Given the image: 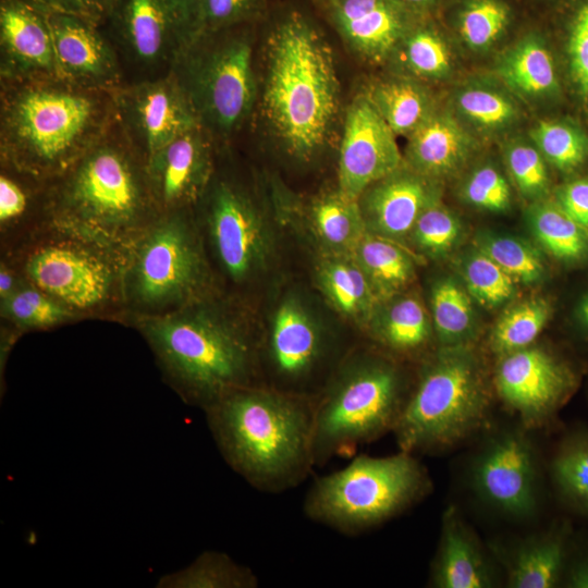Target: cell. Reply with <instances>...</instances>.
Returning a JSON list of instances; mask_svg holds the SVG:
<instances>
[{
	"label": "cell",
	"mask_w": 588,
	"mask_h": 588,
	"mask_svg": "<svg viewBox=\"0 0 588 588\" xmlns=\"http://www.w3.org/2000/svg\"><path fill=\"white\" fill-rule=\"evenodd\" d=\"M531 225L541 245L565 262L581 261L588 256V232L559 203H543L531 212Z\"/></svg>",
	"instance_id": "cell-36"
},
{
	"label": "cell",
	"mask_w": 588,
	"mask_h": 588,
	"mask_svg": "<svg viewBox=\"0 0 588 588\" xmlns=\"http://www.w3.org/2000/svg\"><path fill=\"white\" fill-rule=\"evenodd\" d=\"M146 170L160 212L193 208L215 172L206 131L196 126L179 135L147 160Z\"/></svg>",
	"instance_id": "cell-19"
},
{
	"label": "cell",
	"mask_w": 588,
	"mask_h": 588,
	"mask_svg": "<svg viewBox=\"0 0 588 588\" xmlns=\"http://www.w3.org/2000/svg\"><path fill=\"white\" fill-rule=\"evenodd\" d=\"M326 354L323 336L294 299L278 308L269 339L268 358L284 383L301 384L319 367Z\"/></svg>",
	"instance_id": "cell-22"
},
{
	"label": "cell",
	"mask_w": 588,
	"mask_h": 588,
	"mask_svg": "<svg viewBox=\"0 0 588 588\" xmlns=\"http://www.w3.org/2000/svg\"><path fill=\"white\" fill-rule=\"evenodd\" d=\"M432 315L443 342L460 341L469 330L473 308L467 293L452 280L439 282L432 291Z\"/></svg>",
	"instance_id": "cell-43"
},
{
	"label": "cell",
	"mask_w": 588,
	"mask_h": 588,
	"mask_svg": "<svg viewBox=\"0 0 588 588\" xmlns=\"http://www.w3.org/2000/svg\"><path fill=\"white\" fill-rule=\"evenodd\" d=\"M416 19L431 17L443 9L448 0H394Z\"/></svg>",
	"instance_id": "cell-54"
},
{
	"label": "cell",
	"mask_w": 588,
	"mask_h": 588,
	"mask_svg": "<svg viewBox=\"0 0 588 588\" xmlns=\"http://www.w3.org/2000/svg\"><path fill=\"white\" fill-rule=\"evenodd\" d=\"M471 481L495 510L516 518L530 516L537 507V464L526 434L518 429L494 434L474 461Z\"/></svg>",
	"instance_id": "cell-16"
},
{
	"label": "cell",
	"mask_w": 588,
	"mask_h": 588,
	"mask_svg": "<svg viewBox=\"0 0 588 588\" xmlns=\"http://www.w3.org/2000/svg\"><path fill=\"white\" fill-rule=\"evenodd\" d=\"M318 279L330 302L346 316L367 317L377 304L379 295L352 253L322 260Z\"/></svg>",
	"instance_id": "cell-28"
},
{
	"label": "cell",
	"mask_w": 588,
	"mask_h": 588,
	"mask_svg": "<svg viewBox=\"0 0 588 588\" xmlns=\"http://www.w3.org/2000/svg\"><path fill=\"white\" fill-rule=\"evenodd\" d=\"M220 291L171 313L134 319L163 380L203 411L228 392L255 382L256 347Z\"/></svg>",
	"instance_id": "cell-4"
},
{
	"label": "cell",
	"mask_w": 588,
	"mask_h": 588,
	"mask_svg": "<svg viewBox=\"0 0 588 588\" xmlns=\"http://www.w3.org/2000/svg\"><path fill=\"white\" fill-rule=\"evenodd\" d=\"M531 136L543 157L561 171H573L588 158V136L571 123L541 121Z\"/></svg>",
	"instance_id": "cell-40"
},
{
	"label": "cell",
	"mask_w": 588,
	"mask_h": 588,
	"mask_svg": "<svg viewBox=\"0 0 588 588\" xmlns=\"http://www.w3.org/2000/svg\"><path fill=\"white\" fill-rule=\"evenodd\" d=\"M395 133L367 95L348 107L339 159V191L359 199L372 184L395 173L401 164Z\"/></svg>",
	"instance_id": "cell-17"
},
{
	"label": "cell",
	"mask_w": 588,
	"mask_h": 588,
	"mask_svg": "<svg viewBox=\"0 0 588 588\" xmlns=\"http://www.w3.org/2000/svg\"><path fill=\"white\" fill-rule=\"evenodd\" d=\"M554 490L566 510L588 518V429L566 433L550 466Z\"/></svg>",
	"instance_id": "cell-29"
},
{
	"label": "cell",
	"mask_w": 588,
	"mask_h": 588,
	"mask_svg": "<svg viewBox=\"0 0 588 588\" xmlns=\"http://www.w3.org/2000/svg\"><path fill=\"white\" fill-rule=\"evenodd\" d=\"M500 72L513 89L527 96L548 95L558 87L552 56L536 33L514 46L503 59Z\"/></svg>",
	"instance_id": "cell-31"
},
{
	"label": "cell",
	"mask_w": 588,
	"mask_h": 588,
	"mask_svg": "<svg viewBox=\"0 0 588 588\" xmlns=\"http://www.w3.org/2000/svg\"><path fill=\"white\" fill-rule=\"evenodd\" d=\"M262 113L293 156L310 158L328 140L340 107L329 44L298 11L284 14L267 40Z\"/></svg>",
	"instance_id": "cell-5"
},
{
	"label": "cell",
	"mask_w": 588,
	"mask_h": 588,
	"mask_svg": "<svg viewBox=\"0 0 588 588\" xmlns=\"http://www.w3.org/2000/svg\"><path fill=\"white\" fill-rule=\"evenodd\" d=\"M381 340L397 352H412L427 341L429 326L421 304L413 297L395 302L380 326Z\"/></svg>",
	"instance_id": "cell-41"
},
{
	"label": "cell",
	"mask_w": 588,
	"mask_h": 588,
	"mask_svg": "<svg viewBox=\"0 0 588 588\" xmlns=\"http://www.w3.org/2000/svg\"><path fill=\"white\" fill-rule=\"evenodd\" d=\"M514 280L534 282L543 273L537 253L527 244L506 236H489L481 241V250Z\"/></svg>",
	"instance_id": "cell-45"
},
{
	"label": "cell",
	"mask_w": 588,
	"mask_h": 588,
	"mask_svg": "<svg viewBox=\"0 0 588 588\" xmlns=\"http://www.w3.org/2000/svg\"><path fill=\"white\" fill-rule=\"evenodd\" d=\"M327 11L348 47L370 61L384 59L417 20L394 0H339Z\"/></svg>",
	"instance_id": "cell-21"
},
{
	"label": "cell",
	"mask_w": 588,
	"mask_h": 588,
	"mask_svg": "<svg viewBox=\"0 0 588 588\" xmlns=\"http://www.w3.org/2000/svg\"><path fill=\"white\" fill-rule=\"evenodd\" d=\"M218 291L193 208L161 212L133 247L124 269V326Z\"/></svg>",
	"instance_id": "cell-7"
},
{
	"label": "cell",
	"mask_w": 588,
	"mask_h": 588,
	"mask_svg": "<svg viewBox=\"0 0 588 588\" xmlns=\"http://www.w3.org/2000/svg\"><path fill=\"white\" fill-rule=\"evenodd\" d=\"M564 16L573 81L588 102V0H568Z\"/></svg>",
	"instance_id": "cell-46"
},
{
	"label": "cell",
	"mask_w": 588,
	"mask_h": 588,
	"mask_svg": "<svg viewBox=\"0 0 588 588\" xmlns=\"http://www.w3.org/2000/svg\"><path fill=\"white\" fill-rule=\"evenodd\" d=\"M543 2H546L547 4L549 5H552V7H558L560 5L562 2H566L568 0H542Z\"/></svg>",
	"instance_id": "cell-58"
},
{
	"label": "cell",
	"mask_w": 588,
	"mask_h": 588,
	"mask_svg": "<svg viewBox=\"0 0 588 588\" xmlns=\"http://www.w3.org/2000/svg\"><path fill=\"white\" fill-rule=\"evenodd\" d=\"M412 232L421 249L440 255L456 242L460 222L446 208L432 200L419 215Z\"/></svg>",
	"instance_id": "cell-48"
},
{
	"label": "cell",
	"mask_w": 588,
	"mask_h": 588,
	"mask_svg": "<svg viewBox=\"0 0 588 588\" xmlns=\"http://www.w3.org/2000/svg\"><path fill=\"white\" fill-rule=\"evenodd\" d=\"M230 30L195 37L170 70L200 127L219 136L236 131L256 100L250 41Z\"/></svg>",
	"instance_id": "cell-11"
},
{
	"label": "cell",
	"mask_w": 588,
	"mask_h": 588,
	"mask_svg": "<svg viewBox=\"0 0 588 588\" xmlns=\"http://www.w3.org/2000/svg\"><path fill=\"white\" fill-rule=\"evenodd\" d=\"M47 221L128 256L160 216L146 161L117 124L59 176L46 182Z\"/></svg>",
	"instance_id": "cell-2"
},
{
	"label": "cell",
	"mask_w": 588,
	"mask_h": 588,
	"mask_svg": "<svg viewBox=\"0 0 588 588\" xmlns=\"http://www.w3.org/2000/svg\"><path fill=\"white\" fill-rule=\"evenodd\" d=\"M115 124L111 90L60 77L1 82V166L38 181L62 174Z\"/></svg>",
	"instance_id": "cell-1"
},
{
	"label": "cell",
	"mask_w": 588,
	"mask_h": 588,
	"mask_svg": "<svg viewBox=\"0 0 588 588\" xmlns=\"http://www.w3.org/2000/svg\"><path fill=\"white\" fill-rule=\"evenodd\" d=\"M195 206L200 207V219L195 220L203 242L220 272L234 284L249 281L265 267L270 252L258 208L241 187L213 176Z\"/></svg>",
	"instance_id": "cell-12"
},
{
	"label": "cell",
	"mask_w": 588,
	"mask_h": 588,
	"mask_svg": "<svg viewBox=\"0 0 588 588\" xmlns=\"http://www.w3.org/2000/svg\"><path fill=\"white\" fill-rule=\"evenodd\" d=\"M0 259L79 320L125 323L127 258L97 241L47 221L2 250Z\"/></svg>",
	"instance_id": "cell-6"
},
{
	"label": "cell",
	"mask_w": 588,
	"mask_h": 588,
	"mask_svg": "<svg viewBox=\"0 0 588 588\" xmlns=\"http://www.w3.org/2000/svg\"><path fill=\"white\" fill-rule=\"evenodd\" d=\"M26 280L9 262L0 259V301L16 292Z\"/></svg>",
	"instance_id": "cell-53"
},
{
	"label": "cell",
	"mask_w": 588,
	"mask_h": 588,
	"mask_svg": "<svg viewBox=\"0 0 588 588\" xmlns=\"http://www.w3.org/2000/svg\"><path fill=\"white\" fill-rule=\"evenodd\" d=\"M470 150V139L448 114H429L411 133L408 157L426 175H445L462 166Z\"/></svg>",
	"instance_id": "cell-26"
},
{
	"label": "cell",
	"mask_w": 588,
	"mask_h": 588,
	"mask_svg": "<svg viewBox=\"0 0 588 588\" xmlns=\"http://www.w3.org/2000/svg\"><path fill=\"white\" fill-rule=\"evenodd\" d=\"M48 12H66L82 14L77 0H34Z\"/></svg>",
	"instance_id": "cell-56"
},
{
	"label": "cell",
	"mask_w": 588,
	"mask_h": 588,
	"mask_svg": "<svg viewBox=\"0 0 588 588\" xmlns=\"http://www.w3.org/2000/svg\"><path fill=\"white\" fill-rule=\"evenodd\" d=\"M464 278L471 295L489 307L499 306L515 291L514 279L482 252L466 260Z\"/></svg>",
	"instance_id": "cell-44"
},
{
	"label": "cell",
	"mask_w": 588,
	"mask_h": 588,
	"mask_svg": "<svg viewBox=\"0 0 588 588\" xmlns=\"http://www.w3.org/2000/svg\"><path fill=\"white\" fill-rule=\"evenodd\" d=\"M494 384L504 404L526 428L553 419L578 384L576 370L565 360L538 347L502 355Z\"/></svg>",
	"instance_id": "cell-15"
},
{
	"label": "cell",
	"mask_w": 588,
	"mask_h": 588,
	"mask_svg": "<svg viewBox=\"0 0 588 588\" xmlns=\"http://www.w3.org/2000/svg\"><path fill=\"white\" fill-rule=\"evenodd\" d=\"M106 21L120 58L143 73L140 79L169 73L194 38L192 0H115Z\"/></svg>",
	"instance_id": "cell-13"
},
{
	"label": "cell",
	"mask_w": 588,
	"mask_h": 588,
	"mask_svg": "<svg viewBox=\"0 0 588 588\" xmlns=\"http://www.w3.org/2000/svg\"><path fill=\"white\" fill-rule=\"evenodd\" d=\"M430 578L437 588H487L494 583L492 567L482 548L453 506L442 516Z\"/></svg>",
	"instance_id": "cell-23"
},
{
	"label": "cell",
	"mask_w": 588,
	"mask_h": 588,
	"mask_svg": "<svg viewBox=\"0 0 588 588\" xmlns=\"http://www.w3.org/2000/svg\"><path fill=\"white\" fill-rule=\"evenodd\" d=\"M430 489L426 470L412 453L358 455L317 478L305 495V515L346 535H356L400 514Z\"/></svg>",
	"instance_id": "cell-8"
},
{
	"label": "cell",
	"mask_w": 588,
	"mask_h": 588,
	"mask_svg": "<svg viewBox=\"0 0 588 588\" xmlns=\"http://www.w3.org/2000/svg\"><path fill=\"white\" fill-rule=\"evenodd\" d=\"M444 7H448L451 25L474 49L492 46L506 33L516 15L511 0H448Z\"/></svg>",
	"instance_id": "cell-30"
},
{
	"label": "cell",
	"mask_w": 588,
	"mask_h": 588,
	"mask_svg": "<svg viewBox=\"0 0 588 588\" xmlns=\"http://www.w3.org/2000/svg\"><path fill=\"white\" fill-rule=\"evenodd\" d=\"M488 409L477 360L462 346L446 347L424 368L392 431L401 451L442 449L477 431Z\"/></svg>",
	"instance_id": "cell-9"
},
{
	"label": "cell",
	"mask_w": 588,
	"mask_h": 588,
	"mask_svg": "<svg viewBox=\"0 0 588 588\" xmlns=\"http://www.w3.org/2000/svg\"><path fill=\"white\" fill-rule=\"evenodd\" d=\"M0 77H59L48 11L34 0H0Z\"/></svg>",
	"instance_id": "cell-20"
},
{
	"label": "cell",
	"mask_w": 588,
	"mask_h": 588,
	"mask_svg": "<svg viewBox=\"0 0 588 588\" xmlns=\"http://www.w3.org/2000/svg\"><path fill=\"white\" fill-rule=\"evenodd\" d=\"M406 400L402 397L401 376L391 363L357 358L342 365L315 399V466L393 430Z\"/></svg>",
	"instance_id": "cell-10"
},
{
	"label": "cell",
	"mask_w": 588,
	"mask_h": 588,
	"mask_svg": "<svg viewBox=\"0 0 588 588\" xmlns=\"http://www.w3.org/2000/svg\"><path fill=\"white\" fill-rule=\"evenodd\" d=\"M417 19L401 40L402 57L409 71L422 77H441L450 69L444 37L429 21Z\"/></svg>",
	"instance_id": "cell-38"
},
{
	"label": "cell",
	"mask_w": 588,
	"mask_h": 588,
	"mask_svg": "<svg viewBox=\"0 0 588 588\" xmlns=\"http://www.w3.org/2000/svg\"><path fill=\"white\" fill-rule=\"evenodd\" d=\"M562 585L568 588H588V542L573 538Z\"/></svg>",
	"instance_id": "cell-52"
},
{
	"label": "cell",
	"mask_w": 588,
	"mask_h": 588,
	"mask_svg": "<svg viewBox=\"0 0 588 588\" xmlns=\"http://www.w3.org/2000/svg\"><path fill=\"white\" fill-rule=\"evenodd\" d=\"M460 111L474 124L498 130L516 118V108L503 94L488 88H468L457 97Z\"/></svg>",
	"instance_id": "cell-47"
},
{
	"label": "cell",
	"mask_w": 588,
	"mask_h": 588,
	"mask_svg": "<svg viewBox=\"0 0 588 588\" xmlns=\"http://www.w3.org/2000/svg\"><path fill=\"white\" fill-rule=\"evenodd\" d=\"M558 203L588 232V175L563 186Z\"/></svg>",
	"instance_id": "cell-51"
},
{
	"label": "cell",
	"mask_w": 588,
	"mask_h": 588,
	"mask_svg": "<svg viewBox=\"0 0 588 588\" xmlns=\"http://www.w3.org/2000/svg\"><path fill=\"white\" fill-rule=\"evenodd\" d=\"M259 579L248 566L224 552L207 550L187 566L162 575L158 588H257Z\"/></svg>",
	"instance_id": "cell-33"
},
{
	"label": "cell",
	"mask_w": 588,
	"mask_h": 588,
	"mask_svg": "<svg viewBox=\"0 0 588 588\" xmlns=\"http://www.w3.org/2000/svg\"><path fill=\"white\" fill-rule=\"evenodd\" d=\"M310 220L320 241L336 254L353 253L367 233L358 200L339 189L314 203Z\"/></svg>",
	"instance_id": "cell-34"
},
{
	"label": "cell",
	"mask_w": 588,
	"mask_h": 588,
	"mask_svg": "<svg viewBox=\"0 0 588 588\" xmlns=\"http://www.w3.org/2000/svg\"><path fill=\"white\" fill-rule=\"evenodd\" d=\"M352 254L379 296L397 291L413 278L409 257L377 234L367 231Z\"/></svg>",
	"instance_id": "cell-35"
},
{
	"label": "cell",
	"mask_w": 588,
	"mask_h": 588,
	"mask_svg": "<svg viewBox=\"0 0 588 588\" xmlns=\"http://www.w3.org/2000/svg\"><path fill=\"white\" fill-rule=\"evenodd\" d=\"M267 1L192 0L194 38L237 27L258 17L265 11Z\"/></svg>",
	"instance_id": "cell-42"
},
{
	"label": "cell",
	"mask_w": 588,
	"mask_h": 588,
	"mask_svg": "<svg viewBox=\"0 0 588 588\" xmlns=\"http://www.w3.org/2000/svg\"><path fill=\"white\" fill-rule=\"evenodd\" d=\"M507 166L524 194L538 195L544 192L549 177L539 150L526 144L514 145L507 151Z\"/></svg>",
	"instance_id": "cell-49"
},
{
	"label": "cell",
	"mask_w": 588,
	"mask_h": 588,
	"mask_svg": "<svg viewBox=\"0 0 588 588\" xmlns=\"http://www.w3.org/2000/svg\"><path fill=\"white\" fill-rule=\"evenodd\" d=\"M82 14L97 24L106 21L115 0H77Z\"/></svg>",
	"instance_id": "cell-55"
},
{
	"label": "cell",
	"mask_w": 588,
	"mask_h": 588,
	"mask_svg": "<svg viewBox=\"0 0 588 588\" xmlns=\"http://www.w3.org/2000/svg\"><path fill=\"white\" fill-rule=\"evenodd\" d=\"M46 182L1 166L0 245L10 248L47 222Z\"/></svg>",
	"instance_id": "cell-27"
},
{
	"label": "cell",
	"mask_w": 588,
	"mask_h": 588,
	"mask_svg": "<svg viewBox=\"0 0 588 588\" xmlns=\"http://www.w3.org/2000/svg\"><path fill=\"white\" fill-rule=\"evenodd\" d=\"M1 326L16 339L28 331L50 330L81 321L70 309L27 281L0 301Z\"/></svg>",
	"instance_id": "cell-32"
},
{
	"label": "cell",
	"mask_w": 588,
	"mask_h": 588,
	"mask_svg": "<svg viewBox=\"0 0 588 588\" xmlns=\"http://www.w3.org/2000/svg\"><path fill=\"white\" fill-rule=\"evenodd\" d=\"M315 399L261 384L234 389L204 409L225 463L254 488L279 493L315 467Z\"/></svg>",
	"instance_id": "cell-3"
},
{
	"label": "cell",
	"mask_w": 588,
	"mask_h": 588,
	"mask_svg": "<svg viewBox=\"0 0 588 588\" xmlns=\"http://www.w3.org/2000/svg\"><path fill=\"white\" fill-rule=\"evenodd\" d=\"M326 8L335 3L339 0H319Z\"/></svg>",
	"instance_id": "cell-59"
},
{
	"label": "cell",
	"mask_w": 588,
	"mask_h": 588,
	"mask_svg": "<svg viewBox=\"0 0 588 588\" xmlns=\"http://www.w3.org/2000/svg\"><path fill=\"white\" fill-rule=\"evenodd\" d=\"M551 314L550 304L542 298L524 302L504 314L491 336L494 352L505 355L525 347L536 340Z\"/></svg>",
	"instance_id": "cell-39"
},
{
	"label": "cell",
	"mask_w": 588,
	"mask_h": 588,
	"mask_svg": "<svg viewBox=\"0 0 588 588\" xmlns=\"http://www.w3.org/2000/svg\"><path fill=\"white\" fill-rule=\"evenodd\" d=\"M578 317L581 324L588 330V295H586L579 304Z\"/></svg>",
	"instance_id": "cell-57"
},
{
	"label": "cell",
	"mask_w": 588,
	"mask_h": 588,
	"mask_svg": "<svg viewBox=\"0 0 588 588\" xmlns=\"http://www.w3.org/2000/svg\"><path fill=\"white\" fill-rule=\"evenodd\" d=\"M431 201L428 185L420 176L395 172L367 193L364 208H360L367 231L385 237H401L412 232L419 215Z\"/></svg>",
	"instance_id": "cell-24"
},
{
	"label": "cell",
	"mask_w": 588,
	"mask_h": 588,
	"mask_svg": "<svg viewBox=\"0 0 588 588\" xmlns=\"http://www.w3.org/2000/svg\"><path fill=\"white\" fill-rule=\"evenodd\" d=\"M58 76L71 84L112 90L123 83V68L113 42L99 24L75 13L48 12Z\"/></svg>",
	"instance_id": "cell-18"
},
{
	"label": "cell",
	"mask_w": 588,
	"mask_h": 588,
	"mask_svg": "<svg viewBox=\"0 0 588 588\" xmlns=\"http://www.w3.org/2000/svg\"><path fill=\"white\" fill-rule=\"evenodd\" d=\"M466 198L475 206L502 211L510 204V188L501 173L486 166L476 170L465 186Z\"/></svg>",
	"instance_id": "cell-50"
},
{
	"label": "cell",
	"mask_w": 588,
	"mask_h": 588,
	"mask_svg": "<svg viewBox=\"0 0 588 588\" xmlns=\"http://www.w3.org/2000/svg\"><path fill=\"white\" fill-rule=\"evenodd\" d=\"M111 93L118 125L146 162L179 135L200 126L171 72L122 84Z\"/></svg>",
	"instance_id": "cell-14"
},
{
	"label": "cell",
	"mask_w": 588,
	"mask_h": 588,
	"mask_svg": "<svg viewBox=\"0 0 588 588\" xmlns=\"http://www.w3.org/2000/svg\"><path fill=\"white\" fill-rule=\"evenodd\" d=\"M367 96L395 134H411L430 114L425 90L413 82L381 83Z\"/></svg>",
	"instance_id": "cell-37"
},
{
	"label": "cell",
	"mask_w": 588,
	"mask_h": 588,
	"mask_svg": "<svg viewBox=\"0 0 588 588\" xmlns=\"http://www.w3.org/2000/svg\"><path fill=\"white\" fill-rule=\"evenodd\" d=\"M574 535L569 520L565 518L555 522L548 531L522 542L509 562V586H561Z\"/></svg>",
	"instance_id": "cell-25"
}]
</instances>
